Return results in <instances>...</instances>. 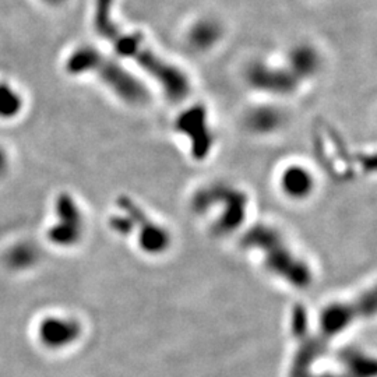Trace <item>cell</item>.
<instances>
[{
	"label": "cell",
	"instance_id": "6da1fadb",
	"mask_svg": "<svg viewBox=\"0 0 377 377\" xmlns=\"http://www.w3.org/2000/svg\"><path fill=\"white\" fill-rule=\"evenodd\" d=\"M68 68L77 74H95L103 86L125 103L143 105L148 100L145 87L130 70L93 48L87 46L76 51L68 62Z\"/></svg>",
	"mask_w": 377,
	"mask_h": 377
},
{
	"label": "cell",
	"instance_id": "7a4b0ae2",
	"mask_svg": "<svg viewBox=\"0 0 377 377\" xmlns=\"http://www.w3.org/2000/svg\"><path fill=\"white\" fill-rule=\"evenodd\" d=\"M247 249L262 253L266 267L296 288H306L311 282L308 264L296 256L284 237L269 225H256L242 238Z\"/></svg>",
	"mask_w": 377,
	"mask_h": 377
},
{
	"label": "cell",
	"instance_id": "3957f363",
	"mask_svg": "<svg viewBox=\"0 0 377 377\" xmlns=\"http://www.w3.org/2000/svg\"><path fill=\"white\" fill-rule=\"evenodd\" d=\"M115 46L119 55L132 59L145 73L157 80L164 93L173 101L183 100L190 91L189 77L161 58L140 34H118Z\"/></svg>",
	"mask_w": 377,
	"mask_h": 377
},
{
	"label": "cell",
	"instance_id": "277c9868",
	"mask_svg": "<svg viewBox=\"0 0 377 377\" xmlns=\"http://www.w3.org/2000/svg\"><path fill=\"white\" fill-rule=\"evenodd\" d=\"M195 200L214 203L221 206L220 215L212 227V231L218 235L231 234L244 220L247 199L242 190L227 185H212L203 190H199Z\"/></svg>",
	"mask_w": 377,
	"mask_h": 377
},
{
	"label": "cell",
	"instance_id": "5b68a950",
	"mask_svg": "<svg viewBox=\"0 0 377 377\" xmlns=\"http://www.w3.org/2000/svg\"><path fill=\"white\" fill-rule=\"evenodd\" d=\"M376 308L375 292L363 295L359 301L351 304L331 305L320 316V336L317 339L329 345V340L341 334L355 320L372 314Z\"/></svg>",
	"mask_w": 377,
	"mask_h": 377
},
{
	"label": "cell",
	"instance_id": "8992f818",
	"mask_svg": "<svg viewBox=\"0 0 377 377\" xmlns=\"http://www.w3.org/2000/svg\"><path fill=\"white\" fill-rule=\"evenodd\" d=\"M119 207L132 220L133 231L138 229V244L145 253L160 254L171 246V235L168 231L150 220L133 200L122 199L119 200Z\"/></svg>",
	"mask_w": 377,
	"mask_h": 377
},
{
	"label": "cell",
	"instance_id": "52a82bcc",
	"mask_svg": "<svg viewBox=\"0 0 377 377\" xmlns=\"http://www.w3.org/2000/svg\"><path fill=\"white\" fill-rule=\"evenodd\" d=\"M246 77L253 88L274 95H289L301 84L288 68L273 66L264 62L253 63L246 71Z\"/></svg>",
	"mask_w": 377,
	"mask_h": 377
},
{
	"label": "cell",
	"instance_id": "ba28073f",
	"mask_svg": "<svg viewBox=\"0 0 377 377\" xmlns=\"http://www.w3.org/2000/svg\"><path fill=\"white\" fill-rule=\"evenodd\" d=\"M36 331L41 345L49 349H62L80 339L81 326L73 319L51 316L41 320Z\"/></svg>",
	"mask_w": 377,
	"mask_h": 377
},
{
	"label": "cell",
	"instance_id": "9c48e42d",
	"mask_svg": "<svg viewBox=\"0 0 377 377\" xmlns=\"http://www.w3.org/2000/svg\"><path fill=\"white\" fill-rule=\"evenodd\" d=\"M177 129L183 135H189V140L192 143V153L196 158L206 157L208 150H211L212 138L211 130H208L205 108L195 106L186 110L177 120Z\"/></svg>",
	"mask_w": 377,
	"mask_h": 377
},
{
	"label": "cell",
	"instance_id": "30bf717a",
	"mask_svg": "<svg viewBox=\"0 0 377 377\" xmlns=\"http://www.w3.org/2000/svg\"><path fill=\"white\" fill-rule=\"evenodd\" d=\"M58 214L61 221L51 229L49 238L53 243L61 246L74 244L81 237L83 220L78 208L69 196L61 197L58 205Z\"/></svg>",
	"mask_w": 377,
	"mask_h": 377
},
{
	"label": "cell",
	"instance_id": "8fae6325",
	"mask_svg": "<svg viewBox=\"0 0 377 377\" xmlns=\"http://www.w3.org/2000/svg\"><path fill=\"white\" fill-rule=\"evenodd\" d=\"M279 185L286 197L292 200H304L311 195L314 189V179L306 168L301 165H291L281 173Z\"/></svg>",
	"mask_w": 377,
	"mask_h": 377
},
{
	"label": "cell",
	"instance_id": "7c38bea8",
	"mask_svg": "<svg viewBox=\"0 0 377 377\" xmlns=\"http://www.w3.org/2000/svg\"><path fill=\"white\" fill-rule=\"evenodd\" d=\"M286 68L291 70L296 78L302 83L310 78L320 69V56L311 46L301 45L291 51L286 62Z\"/></svg>",
	"mask_w": 377,
	"mask_h": 377
},
{
	"label": "cell",
	"instance_id": "4fadbf2b",
	"mask_svg": "<svg viewBox=\"0 0 377 377\" xmlns=\"http://www.w3.org/2000/svg\"><path fill=\"white\" fill-rule=\"evenodd\" d=\"M221 27L214 20H200L189 31V43L196 51H208L218 43Z\"/></svg>",
	"mask_w": 377,
	"mask_h": 377
},
{
	"label": "cell",
	"instance_id": "5bb4252c",
	"mask_svg": "<svg viewBox=\"0 0 377 377\" xmlns=\"http://www.w3.org/2000/svg\"><path fill=\"white\" fill-rule=\"evenodd\" d=\"M246 123L250 130L266 135L281 126L282 115L274 108H256L247 115Z\"/></svg>",
	"mask_w": 377,
	"mask_h": 377
},
{
	"label": "cell",
	"instance_id": "9a60e30c",
	"mask_svg": "<svg viewBox=\"0 0 377 377\" xmlns=\"http://www.w3.org/2000/svg\"><path fill=\"white\" fill-rule=\"evenodd\" d=\"M19 97L7 86H0V115L11 116L19 110Z\"/></svg>",
	"mask_w": 377,
	"mask_h": 377
},
{
	"label": "cell",
	"instance_id": "2e32d148",
	"mask_svg": "<svg viewBox=\"0 0 377 377\" xmlns=\"http://www.w3.org/2000/svg\"><path fill=\"white\" fill-rule=\"evenodd\" d=\"M6 170V155L4 153L0 151V172H3Z\"/></svg>",
	"mask_w": 377,
	"mask_h": 377
},
{
	"label": "cell",
	"instance_id": "e0dca14e",
	"mask_svg": "<svg viewBox=\"0 0 377 377\" xmlns=\"http://www.w3.org/2000/svg\"><path fill=\"white\" fill-rule=\"evenodd\" d=\"M46 1L48 4H53V6H58V4H62L65 0H43Z\"/></svg>",
	"mask_w": 377,
	"mask_h": 377
}]
</instances>
